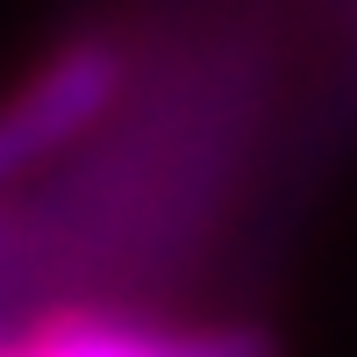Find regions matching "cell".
I'll return each mask as SVG.
<instances>
[{
	"label": "cell",
	"mask_w": 357,
	"mask_h": 357,
	"mask_svg": "<svg viewBox=\"0 0 357 357\" xmlns=\"http://www.w3.org/2000/svg\"><path fill=\"white\" fill-rule=\"evenodd\" d=\"M114 86H122V72H114V50H100V43H72L36 79H22L0 100V193L15 178H29L43 158H57L65 143H79L107 114Z\"/></svg>",
	"instance_id": "1"
},
{
	"label": "cell",
	"mask_w": 357,
	"mask_h": 357,
	"mask_svg": "<svg viewBox=\"0 0 357 357\" xmlns=\"http://www.w3.org/2000/svg\"><path fill=\"white\" fill-rule=\"evenodd\" d=\"M0 357H272L257 329H200V336H158V329H122L93 314H57L29 343H0Z\"/></svg>",
	"instance_id": "2"
}]
</instances>
